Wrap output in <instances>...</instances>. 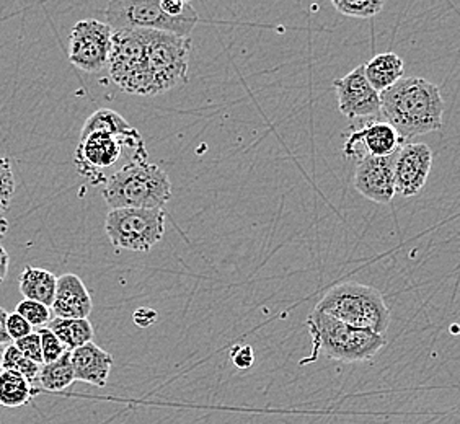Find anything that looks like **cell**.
Masks as SVG:
<instances>
[{
    "instance_id": "cell-22",
    "label": "cell",
    "mask_w": 460,
    "mask_h": 424,
    "mask_svg": "<svg viewBox=\"0 0 460 424\" xmlns=\"http://www.w3.org/2000/svg\"><path fill=\"white\" fill-rule=\"evenodd\" d=\"M134 126L128 123L123 116L116 113L113 110L102 108L89 116V119L84 124L80 136L93 133V131H108V133H126L131 131Z\"/></svg>"
},
{
    "instance_id": "cell-11",
    "label": "cell",
    "mask_w": 460,
    "mask_h": 424,
    "mask_svg": "<svg viewBox=\"0 0 460 424\" xmlns=\"http://www.w3.org/2000/svg\"><path fill=\"white\" fill-rule=\"evenodd\" d=\"M337 92L338 108L341 115L356 119L381 115L379 92L372 89L364 75V66L356 67L345 77L333 82Z\"/></svg>"
},
{
    "instance_id": "cell-2",
    "label": "cell",
    "mask_w": 460,
    "mask_h": 424,
    "mask_svg": "<svg viewBox=\"0 0 460 424\" xmlns=\"http://www.w3.org/2000/svg\"><path fill=\"white\" fill-rule=\"evenodd\" d=\"M147 159L149 154L144 139L133 128L126 133L93 131L80 136L74 163L80 177L90 181V185L102 186L121 168Z\"/></svg>"
},
{
    "instance_id": "cell-33",
    "label": "cell",
    "mask_w": 460,
    "mask_h": 424,
    "mask_svg": "<svg viewBox=\"0 0 460 424\" xmlns=\"http://www.w3.org/2000/svg\"><path fill=\"white\" fill-rule=\"evenodd\" d=\"M10 268V255L7 253V250L2 247L0 243V284L5 281L7 274H9Z\"/></svg>"
},
{
    "instance_id": "cell-15",
    "label": "cell",
    "mask_w": 460,
    "mask_h": 424,
    "mask_svg": "<svg viewBox=\"0 0 460 424\" xmlns=\"http://www.w3.org/2000/svg\"><path fill=\"white\" fill-rule=\"evenodd\" d=\"M56 317L89 318L93 302L89 289L77 274H62L56 283V294L51 304Z\"/></svg>"
},
{
    "instance_id": "cell-4",
    "label": "cell",
    "mask_w": 460,
    "mask_h": 424,
    "mask_svg": "<svg viewBox=\"0 0 460 424\" xmlns=\"http://www.w3.org/2000/svg\"><path fill=\"white\" fill-rule=\"evenodd\" d=\"M102 195L111 209H164L172 198V183L162 168L137 162L116 172L103 185Z\"/></svg>"
},
{
    "instance_id": "cell-6",
    "label": "cell",
    "mask_w": 460,
    "mask_h": 424,
    "mask_svg": "<svg viewBox=\"0 0 460 424\" xmlns=\"http://www.w3.org/2000/svg\"><path fill=\"white\" fill-rule=\"evenodd\" d=\"M146 46V67L151 75L155 95L175 89L188 80L190 36L142 30Z\"/></svg>"
},
{
    "instance_id": "cell-24",
    "label": "cell",
    "mask_w": 460,
    "mask_h": 424,
    "mask_svg": "<svg viewBox=\"0 0 460 424\" xmlns=\"http://www.w3.org/2000/svg\"><path fill=\"white\" fill-rule=\"evenodd\" d=\"M341 15L351 18H372L381 13L385 0H330Z\"/></svg>"
},
{
    "instance_id": "cell-35",
    "label": "cell",
    "mask_w": 460,
    "mask_h": 424,
    "mask_svg": "<svg viewBox=\"0 0 460 424\" xmlns=\"http://www.w3.org/2000/svg\"><path fill=\"white\" fill-rule=\"evenodd\" d=\"M4 351H5V346L0 345V371H2V359H4Z\"/></svg>"
},
{
    "instance_id": "cell-3",
    "label": "cell",
    "mask_w": 460,
    "mask_h": 424,
    "mask_svg": "<svg viewBox=\"0 0 460 424\" xmlns=\"http://www.w3.org/2000/svg\"><path fill=\"white\" fill-rule=\"evenodd\" d=\"M315 310L337 318L346 325L385 335L390 309L381 291L361 283H340L330 287Z\"/></svg>"
},
{
    "instance_id": "cell-5",
    "label": "cell",
    "mask_w": 460,
    "mask_h": 424,
    "mask_svg": "<svg viewBox=\"0 0 460 424\" xmlns=\"http://www.w3.org/2000/svg\"><path fill=\"white\" fill-rule=\"evenodd\" d=\"M310 336L319 353L341 363H366L387 345L385 336L371 330L346 325L337 318L314 309L307 318Z\"/></svg>"
},
{
    "instance_id": "cell-14",
    "label": "cell",
    "mask_w": 460,
    "mask_h": 424,
    "mask_svg": "<svg viewBox=\"0 0 460 424\" xmlns=\"http://www.w3.org/2000/svg\"><path fill=\"white\" fill-rule=\"evenodd\" d=\"M402 144L403 141L389 123L369 121L359 131L348 136L343 146V155L356 162L364 157H387L399 151Z\"/></svg>"
},
{
    "instance_id": "cell-12",
    "label": "cell",
    "mask_w": 460,
    "mask_h": 424,
    "mask_svg": "<svg viewBox=\"0 0 460 424\" xmlns=\"http://www.w3.org/2000/svg\"><path fill=\"white\" fill-rule=\"evenodd\" d=\"M433 167V151L426 144H402L397 151L394 178L397 195L415 196L425 188Z\"/></svg>"
},
{
    "instance_id": "cell-32",
    "label": "cell",
    "mask_w": 460,
    "mask_h": 424,
    "mask_svg": "<svg viewBox=\"0 0 460 424\" xmlns=\"http://www.w3.org/2000/svg\"><path fill=\"white\" fill-rule=\"evenodd\" d=\"M7 310L0 307V345L7 346L10 343L9 333H7Z\"/></svg>"
},
{
    "instance_id": "cell-17",
    "label": "cell",
    "mask_w": 460,
    "mask_h": 424,
    "mask_svg": "<svg viewBox=\"0 0 460 424\" xmlns=\"http://www.w3.org/2000/svg\"><path fill=\"white\" fill-rule=\"evenodd\" d=\"M405 74L403 59L399 54L382 53L374 56L371 61L364 64V75L376 92H384L397 84Z\"/></svg>"
},
{
    "instance_id": "cell-23",
    "label": "cell",
    "mask_w": 460,
    "mask_h": 424,
    "mask_svg": "<svg viewBox=\"0 0 460 424\" xmlns=\"http://www.w3.org/2000/svg\"><path fill=\"white\" fill-rule=\"evenodd\" d=\"M2 369L18 372L20 375H23L33 385H35V382H38V375H40V364L28 359L27 356H23L18 351L15 345L5 348L4 359H2Z\"/></svg>"
},
{
    "instance_id": "cell-21",
    "label": "cell",
    "mask_w": 460,
    "mask_h": 424,
    "mask_svg": "<svg viewBox=\"0 0 460 424\" xmlns=\"http://www.w3.org/2000/svg\"><path fill=\"white\" fill-rule=\"evenodd\" d=\"M38 382H40L41 389L48 390V392H62V390L71 387L72 384L75 382L74 367L71 363V351L67 349L59 359H56L53 363L41 364Z\"/></svg>"
},
{
    "instance_id": "cell-28",
    "label": "cell",
    "mask_w": 460,
    "mask_h": 424,
    "mask_svg": "<svg viewBox=\"0 0 460 424\" xmlns=\"http://www.w3.org/2000/svg\"><path fill=\"white\" fill-rule=\"evenodd\" d=\"M13 345L17 346L18 351L27 356L28 359H31L33 363L43 364V353H41V340L38 331H31L30 335L20 338L17 341H13Z\"/></svg>"
},
{
    "instance_id": "cell-31",
    "label": "cell",
    "mask_w": 460,
    "mask_h": 424,
    "mask_svg": "<svg viewBox=\"0 0 460 424\" xmlns=\"http://www.w3.org/2000/svg\"><path fill=\"white\" fill-rule=\"evenodd\" d=\"M160 7L164 10V13H167L169 17H180L191 5L186 4L185 0H160Z\"/></svg>"
},
{
    "instance_id": "cell-13",
    "label": "cell",
    "mask_w": 460,
    "mask_h": 424,
    "mask_svg": "<svg viewBox=\"0 0 460 424\" xmlns=\"http://www.w3.org/2000/svg\"><path fill=\"white\" fill-rule=\"evenodd\" d=\"M397 152L387 157H364L358 162L354 173V188L372 203L389 204L395 196V167Z\"/></svg>"
},
{
    "instance_id": "cell-25",
    "label": "cell",
    "mask_w": 460,
    "mask_h": 424,
    "mask_svg": "<svg viewBox=\"0 0 460 424\" xmlns=\"http://www.w3.org/2000/svg\"><path fill=\"white\" fill-rule=\"evenodd\" d=\"M15 196V177L12 170V160L0 154V214L9 211Z\"/></svg>"
},
{
    "instance_id": "cell-10",
    "label": "cell",
    "mask_w": 460,
    "mask_h": 424,
    "mask_svg": "<svg viewBox=\"0 0 460 424\" xmlns=\"http://www.w3.org/2000/svg\"><path fill=\"white\" fill-rule=\"evenodd\" d=\"M111 27L95 18L77 22L69 36V61L77 69L97 74L107 67L111 51Z\"/></svg>"
},
{
    "instance_id": "cell-27",
    "label": "cell",
    "mask_w": 460,
    "mask_h": 424,
    "mask_svg": "<svg viewBox=\"0 0 460 424\" xmlns=\"http://www.w3.org/2000/svg\"><path fill=\"white\" fill-rule=\"evenodd\" d=\"M38 335L41 340V353H43V364L53 363L59 359L62 354L67 351V348L62 345L61 340L54 335L48 327L40 328Z\"/></svg>"
},
{
    "instance_id": "cell-16",
    "label": "cell",
    "mask_w": 460,
    "mask_h": 424,
    "mask_svg": "<svg viewBox=\"0 0 460 424\" xmlns=\"http://www.w3.org/2000/svg\"><path fill=\"white\" fill-rule=\"evenodd\" d=\"M71 363L75 380L103 389L113 367V356L90 341L72 349Z\"/></svg>"
},
{
    "instance_id": "cell-1",
    "label": "cell",
    "mask_w": 460,
    "mask_h": 424,
    "mask_svg": "<svg viewBox=\"0 0 460 424\" xmlns=\"http://www.w3.org/2000/svg\"><path fill=\"white\" fill-rule=\"evenodd\" d=\"M381 115L405 142L443 126L444 100L438 85L420 77H402L379 93Z\"/></svg>"
},
{
    "instance_id": "cell-30",
    "label": "cell",
    "mask_w": 460,
    "mask_h": 424,
    "mask_svg": "<svg viewBox=\"0 0 460 424\" xmlns=\"http://www.w3.org/2000/svg\"><path fill=\"white\" fill-rule=\"evenodd\" d=\"M230 359H232V363H234L237 369H242V371L250 369L253 363H255L253 348L248 345L234 346L232 351H230Z\"/></svg>"
},
{
    "instance_id": "cell-8",
    "label": "cell",
    "mask_w": 460,
    "mask_h": 424,
    "mask_svg": "<svg viewBox=\"0 0 460 424\" xmlns=\"http://www.w3.org/2000/svg\"><path fill=\"white\" fill-rule=\"evenodd\" d=\"M107 67L111 80L126 93L137 97L155 95L151 75L146 67L142 30L113 31Z\"/></svg>"
},
{
    "instance_id": "cell-18",
    "label": "cell",
    "mask_w": 460,
    "mask_h": 424,
    "mask_svg": "<svg viewBox=\"0 0 460 424\" xmlns=\"http://www.w3.org/2000/svg\"><path fill=\"white\" fill-rule=\"evenodd\" d=\"M58 278L45 268L27 266L18 279V287L28 301L40 302L46 307H51L56 294Z\"/></svg>"
},
{
    "instance_id": "cell-19",
    "label": "cell",
    "mask_w": 460,
    "mask_h": 424,
    "mask_svg": "<svg viewBox=\"0 0 460 424\" xmlns=\"http://www.w3.org/2000/svg\"><path fill=\"white\" fill-rule=\"evenodd\" d=\"M38 393L23 375L18 372L0 371V405L5 408H20L28 405Z\"/></svg>"
},
{
    "instance_id": "cell-26",
    "label": "cell",
    "mask_w": 460,
    "mask_h": 424,
    "mask_svg": "<svg viewBox=\"0 0 460 424\" xmlns=\"http://www.w3.org/2000/svg\"><path fill=\"white\" fill-rule=\"evenodd\" d=\"M17 314L27 320L33 328H43L51 322V310L43 304L23 299L17 305Z\"/></svg>"
},
{
    "instance_id": "cell-29",
    "label": "cell",
    "mask_w": 460,
    "mask_h": 424,
    "mask_svg": "<svg viewBox=\"0 0 460 424\" xmlns=\"http://www.w3.org/2000/svg\"><path fill=\"white\" fill-rule=\"evenodd\" d=\"M31 331H33V327L20 314H17V312L9 314V317H7V333H9L10 341H17L20 338L30 335Z\"/></svg>"
},
{
    "instance_id": "cell-7",
    "label": "cell",
    "mask_w": 460,
    "mask_h": 424,
    "mask_svg": "<svg viewBox=\"0 0 460 424\" xmlns=\"http://www.w3.org/2000/svg\"><path fill=\"white\" fill-rule=\"evenodd\" d=\"M105 15L113 31L151 30L178 36L191 35L199 20L193 7L180 17H169L160 7V0H110Z\"/></svg>"
},
{
    "instance_id": "cell-9",
    "label": "cell",
    "mask_w": 460,
    "mask_h": 424,
    "mask_svg": "<svg viewBox=\"0 0 460 424\" xmlns=\"http://www.w3.org/2000/svg\"><path fill=\"white\" fill-rule=\"evenodd\" d=\"M105 230L113 247L147 253L165 234V212L136 208L111 209L108 212Z\"/></svg>"
},
{
    "instance_id": "cell-20",
    "label": "cell",
    "mask_w": 460,
    "mask_h": 424,
    "mask_svg": "<svg viewBox=\"0 0 460 424\" xmlns=\"http://www.w3.org/2000/svg\"><path fill=\"white\" fill-rule=\"evenodd\" d=\"M49 330L69 351L93 341V327L89 318H59L49 322Z\"/></svg>"
},
{
    "instance_id": "cell-36",
    "label": "cell",
    "mask_w": 460,
    "mask_h": 424,
    "mask_svg": "<svg viewBox=\"0 0 460 424\" xmlns=\"http://www.w3.org/2000/svg\"><path fill=\"white\" fill-rule=\"evenodd\" d=\"M186 4H190V2H191V0H185Z\"/></svg>"
},
{
    "instance_id": "cell-34",
    "label": "cell",
    "mask_w": 460,
    "mask_h": 424,
    "mask_svg": "<svg viewBox=\"0 0 460 424\" xmlns=\"http://www.w3.org/2000/svg\"><path fill=\"white\" fill-rule=\"evenodd\" d=\"M9 221L0 214V242L5 239V235H7V232H9Z\"/></svg>"
}]
</instances>
